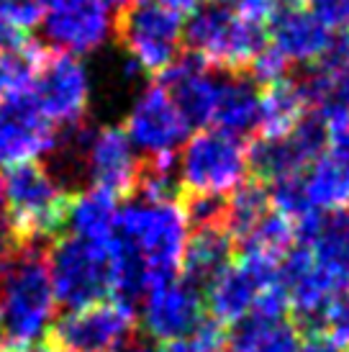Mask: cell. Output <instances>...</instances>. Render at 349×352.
I'll return each instance as SVG.
<instances>
[{
    "mask_svg": "<svg viewBox=\"0 0 349 352\" xmlns=\"http://www.w3.org/2000/svg\"><path fill=\"white\" fill-rule=\"evenodd\" d=\"M57 319L44 245H16L0 257V337L21 352L36 350Z\"/></svg>",
    "mask_w": 349,
    "mask_h": 352,
    "instance_id": "obj_1",
    "label": "cell"
},
{
    "mask_svg": "<svg viewBox=\"0 0 349 352\" xmlns=\"http://www.w3.org/2000/svg\"><path fill=\"white\" fill-rule=\"evenodd\" d=\"M5 198V226L19 245H44L65 229L69 193L39 160L5 167L0 175Z\"/></svg>",
    "mask_w": 349,
    "mask_h": 352,
    "instance_id": "obj_2",
    "label": "cell"
},
{
    "mask_svg": "<svg viewBox=\"0 0 349 352\" xmlns=\"http://www.w3.org/2000/svg\"><path fill=\"white\" fill-rule=\"evenodd\" d=\"M116 236L139 257L149 285L180 275L190 224L180 204H146L131 198L118 208Z\"/></svg>",
    "mask_w": 349,
    "mask_h": 352,
    "instance_id": "obj_3",
    "label": "cell"
},
{
    "mask_svg": "<svg viewBox=\"0 0 349 352\" xmlns=\"http://www.w3.org/2000/svg\"><path fill=\"white\" fill-rule=\"evenodd\" d=\"M183 39L211 67L247 72L254 57L267 47V29L260 21L242 19L239 13L208 0L188 16Z\"/></svg>",
    "mask_w": 349,
    "mask_h": 352,
    "instance_id": "obj_4",
    "label": "cell"
},
{
    "mask_svg": "<svg viewBox=\"0 0 349 352\" xmlns=\"http://www.w3.org/2000/svg\"><path fill=\"white\" fill-rule=\"evenodd\" d=\"M47 267L57 306L82 309L111 296V254L108 242H85L80 236L59 234L47 250Z\"/></svg>",
    "mask_w": 349,
    "mask_h": 352,
    "instance_id": "obj_5",
    "label": "cell"
},
{
    "mask_svg": "<svg viewBox=\"0 0 349 352\" xmlns=\"http://www.w3.org/2000/svg\"><path fill=\"white\" fill-rule=\"evenodd\" d=\"M247 144L218 129H203L185 139L177 160L183 196H226L244 183Z\"/></svg>",
    "mask_w": 349,
    "mask_h": 352,
    "instance_id": "obj_6",
    "label": "cell"
},
{
    "mask_svg": "<svg viewBox=\"0 0 349 352\" xmlns=\"http://www.w3.org/2000/svg\"><path fill=\"white\" fill-rule=\"evenodd\" d=\"M113 36L136 67L159 75L183 50V16L149 0H131L113 19Z\"/></svg>",
    "mask_w": 349,
    "mask_h": 352,
    "instance_id": "obj_7",
    "label": "cell"
},
{
    "mask_svg": "<svg viewBox=\"0 0 349 352\" xmlns=\"http://www.w3.org/2000/svg\"><path fill=\"white\" fill-rule=\"evenodd\" d=\"M134 306L106 298L54 319L47 342L57 352H121L134 340Z\"/></svg>",
    "mask_w": 349,
    "mask_h": 352,
    "instance_id": "obj_8",
    "label": "cell"
},
{
    "mask_svg": "<svg viewBox=\"0 0 349 352\" xmlns=\"http://www.w3.org/2000/svg\"><path fill=\"white\" fill-rule=\"evenodd\" d=\"M29 93L41 116L57 129L82 124L90 106V75L75 54L47 52L34 72Z\"/></svg>",
    "mask_w": 349,
    "mask_h": 352,
    "instance_id": "obj_9",
    "label": "cell"
},
{
    "mask_svg": "<svg viewBox=\"0 0 349 352\" xmlns=\"http://www.w3.org/2000/svg\"><path fill=\"white\" fill-rule=\"evenodd\" d=\"M326 149V124L311 111L285 137H260L247 147V170L254 180L272 186L282 177L301 175L303 170L324 155Z\"/></svg>",
    "mask_w": 349,
    "mask_h": 352,
    "instance_id": "obj_10",
    "label": "cell"
},
{
    "mask_svg": "<svg viewBox=\"0 0 349 352\" xmlns=\"http://www.w3.org/2000/svg\"><path fill=\"white\" fill-rule=\"evenodd\" d=\"M142 327L149 342H174L183 340L205 322V306L201 288L185 278L155 283L142 296Z\"/></svg>",
    "mask_w": 349,
    "mask_h": 352,
    "instance_id": "obj_11",
    "label": "cell"
},
{
    "mask_svg": "<svg viewBox=\"0 0 349 352\" xmlns=\"http://www.w3.org/2000/svg\"><path fill=\"white\" fill-rule=\"evenodd\" d=\"M124 131L134 149L144 152L146 157H159L174 155L183 147L190 126L177 111L170 93L159 82H152L134 100Z\"/></svg>",
    "mask_w": 349,
    "mask_h": 352,
    "instance_id": "obj_12",
    "label": "cell"
},
{
    "mask_svg": "<svg viewBox=\"0 0 349 352\" xmlns=\"http://www.w3.org/2000/svg\"><path fill=\"white\" fill-rule=\"evenodd\" d=\"M59 129L41 116L29 90L10 93L0 100V167L39 160L54 152Z\"/></svg>",
    "mask_w": 349,
    "mask_h": 352,
    "instance_id": "obj_13",
    "label": "cell"
},
{
    "mask_svg": "<svg viewBox=\"0 0 349 352\" xmlns=\"http://www.w3.org/2000/svg\"><path fill=\"white\" fill-rule=\"evenodd\" d=\"M80 165L85 167L93 188H103L116 198H131L142 160L136 157V149L131 147L124 129L100 126L93 129Z\"/></svg>",
    "mask_w": 349,
    "mask_h": 352,
    "instance_id": "obj_14",
    "label": "cell"
},
{
    "mask_svg": "<svg viewBox=\"0 0 349 352\" xmlns=\"http://www.w3.org/2000/svg\"><path fill=\"white\" fill-rule=\"evenodd\" d=\"M113 10L106 0L87 3L82 8L62 10V13H44L39 29L44 36V47L65 54H90L100 50L113 34Z\"/></svg>",
    "mask_w": 349,
    "mask_h": 352,
    "instance_id": "obj_15",
    "label": "cell"
},
{
    "mask_svg": "<svg viewBox=\"0 0 349 352\" xmlns=\"http://www.w3.org/2000/svg\"><path fill=\"white\" fill-rule=\"evenodd\" d=\"M267 39L288 65H316L331 44V31L306 8L280 6L272 13Z\"/></svg>",
    "mask_w": 349,
    "mask_h": 352,
    "instance_id": "obj_16",
    "label": "cell"
},
{
    "mask_svg": "<svg viewBox=\"0 0 349 352\" xmlns=\"http://www.w3.org/2000/svg\"><path fill=\"white\" fill-rule=\"evenodd\" d=\"M262 291L260 280L254 278L247 265H242L236 257L221 267L218 273L205 283L203 306L211 314V322L221 324L223 329H232L234 324L249 316L252 303Z\"/></svg>",
    "mask_w": 349,
    "mask_h": 352,
    "instance_id": "obj_17",
    "label": "cell"
},
{
    "mask_svg": "<svg viewBox=\"0 0 349 352\" xmlns=\"http://www.w3.org/2000/svg\"><path fill=\"white\" fill-rule=\"evenodd\" d=\"M257 106H260V85L249 72L218 69V90H216L211 126L244 139L252 129H257Z\"/></svg>",
    "mask_w": 349,
    "mask_h": 352,
    "instance_id": "obj_18",
    "label": "cell"
},
{
    "mask_svg": "<svg viewBox=\"0 0 349 352\" xmlns=\"http://www.w3.org/2000/svg\"><path fill=\"white\" fill-rule=\"evenodd\" d=\"M308 250L331 294L349 291V208L321 216L319 234Z\"/></svg>",
    "mask_w": 349,
    "mask_h": 352,
    "instance_id": "obj_19",
    "label": "cell"
},
{
    "mask_svg": "<svg viewBox=\"0 0 349 352\" xmlns=\"http://www.w3.org/2000/svg\"><path fill=\"white\" fill-rule=\"evenodd\" d=\"M118 219V198L103 188H87L69 196L65 226L72 236H80L85 242L106 245L116 234Z\"/></svg>",
    "mask_w": 349,
    "mask_h": 352,
    "instance_id": "obj_20",
    "label": "cell"
},
{
    "mask_svg": "<svg viewBox=\"0 0 349 352\" xmlns=\"http://www.w3.org/2000/svg\"><path fill=\"white\" fill-rule=\"evenodd\" d=\"M234 245H236L234 236L223 226L195 229L193 234L188 236V247H185L183 265H180V278L193 283L195 288L205 285L221 267H226L234 260V254H236Z\"/></svg>",
    "mask_w": 349,
    "mask_h": 352,
    "instance_id": "obj_21",
    "label": "cell"
},
{
    "mask_svg": "<svg viewBox=\"0 0 349 352\" xmlns=\"http://www.w3.org/2000/svg\"><path fill=\"white\" fill-rule=\"evenodd\" d=\"M306 113H308V106L295 80L285 78L260 88V106H257L260 137H285Z\"/></svg>",
    "mask_w": 349,
    "mask_h": 352,
    "instance_id": "obj_22",
    "label": "cell"
},
{
    "mask_svg": "<svg viewBox=\"0 0 349 352\" xmlns=\"http://www.w3.org/2000/svg\"><path fill=\"white\" fill-rule=\"evenodd\" d=\"M303 337L291 319L267 322L247 316L226 332L229 352H298Z\"/></svg>",
    "mask_w": 349,
    "mask_h": 352,
    "instance_id": "obj_23",
    "label": "cell"
},
{
    "mask_svg": "<svg viewBox=\"0 0 349 352\" xmlns=\"http://www.w3.org/2000/svg\"><path fill=\"white\" fill-rule=\"evenodd\" d=\"M303 190L316 211H344L349 208V165L324 152L308 165Z\"/></svg>",
    "mask_w": 349,
    "mask_h": 352,
    "instance_id": "obj_24",
    "label": "cell"
},
{
    "mask_svg": "<svg viewBox=\"0 0 349 352\" xmlns=\"http://www.w3.org/2000/svg\"><path fill=\"white\" fill-rule=\"evenodd\" d=\"M267 214H270V190H267V186L254 180V177L244 180L236 190H232V198L226 201L223 229L234 236V242H244Z\"/></svg>",
    "mask_w": 349,
    "mask_h": 352,
    "instance_id": "obj_25",
    "label": "cell"
},
{
    "mask_svg": "<svg viewBox=\"0 0 349 352\" xmlns=\"http://www.w3.org/2000/svg\"><path fill=\"white\" fill-rule=\"evenodd\" d=\"M47 52L49 50L44 44L34 39L16 52H0V100L10 96V93L29 90L34 72L39 69Z\"/></svg>",
    "mask_w": 349,
    "mask_h": 352,
    "instance_id": "obj_26",
    "label": "cell"
},
{
    "mask_svg": "<svg viewBox=\"0 0 349 352\" xmlns=\"http://www.w3.org/2000/svg\"><path fill=\"white\" fill-rule=\"evenodd\" d=\"M239 245L247 247H257V250H264V252L275 254V257H285L295 247V226H293L291 219H285L278 211H270V214L262 219L257 229L247 236Z\"/></svg>",
    "mask_w": 349,
    "mask_h": 352,
    "instance_id": "obj_27",
    "label": "cell"
},
{
    "mask_svg": "<svg viewBox=\"0 0 349 352\" xmlns=\"http://www.w3.org/2000/svg\"><path fill=\"white\" fill-rule=\"evenodd\" d=\"M316 337L326 340L337 350L349 352V291L337 294L324 306Z\"/></svg>",
    "mask_w": 349,
    "mask_h": 352,
    "instance_id": "obj_28",
    "label": "cell"
},
{
    "mask_svg": "<svg viewBox=\"0 0 349 352\" xmlns=\"http://www.w3.org/2000/svg\"><path fill=\"white\" fill-rule=\"evenodd\" d=\"M226 347V329L221 324L205 319L190 337L167 342L159 352H218Z\"/></svg>",
    "mask_w": 349,
    "mask_h": 352,
    "instance_id": "obj_29",
    "label": "cell"
},
{
    "mask_svg": "<svg viewBox=\"0 0 349 352\" xmlns=\"http://www.w3.org/2000/svg\"><path fill=\"white\" fill-rule=\"evenodd\" d=\"M0 19L31 34L44 19V8L39 0H0Z\"/></svg>",
    "mask_w": 349,
    "mask_h": 352,
    "instance_id": "obj_30",
    "label": "cell"
},
{
    "mask_svg": "<svg viewBox=\"0 0 349 352\" xmlns=\"http://www.w3.org/2000/svg\"><path fill=\"white\" fill-rule=\"evenodd\" d=\"M311 13L329 31H349V0H308Z\"/></svg>",
    "mask_w": 349,
    "mask_h": 352,
    "instance_id": "obj_31",
    "label": "cell"
},
{
    "mask_svg": "<svg viewBox=\"0 0 349 352\" xmlns=\"http://www.w3.org/2000/svg\"><path fill=\"white\" fill-rule=\"evenodd\" d=\"M211 3H218L223 8L239 13L242 19L249 21H264L272 19V13L280 8V0H211Z\"/></svg>",
    "mask_w": 349,
    "mask_h": 352,
    "instance_id": "obj_32",
    "label": "cell"
},
{
    "mask_svg": "<svg viewBox=\"0 0 349 352\" xmlns=\"http://www.w3.org/2000/svg\"><path fill=\"white\" fill-rule=\"evenodd\" d=\"M326 106H339V108H344V111H349V67H344L341 72H337V75H331L329 100L321 108H326Z\"/></svg>",
    "mask_w": 349,
    "mask_h": 352,
    "instance_id": "obj_33",
    "label": "cell"
},
{
    "mask_svg": "<svg viewBox=\"0 0 349 352\" xmlns=\"http://www.w3.org/2000/svg\"><path fill=\"white\" fill-rule=\"evenodd\" d=\"M31 39H34L31 34L16 29V26H10L8 21L0 19V52H16L21 47H26Z\"/></svg>",
    "mask_w": 349,
    "mask_h": 352,
    "instance_id": "obj_34",
    "label": "cell"
},
{
    "mask_svg": "<svg viewBox=\"0 0 349 352\" xmlns=\"http://www.w3.org/2000/svg\"><path fill=\"white\" fill-rule=\"evenodd\" d=\"M149 3H155V6L170 10V13H177V16H190L201 6V0H149Z\"/></svg>",
    "mask_w": 349,
    "mask_h": 352,
    "instance_id": "obj_35",
    "label": "cell"
},
{
    "mask_svg": "<svg viewBox=\"0 0 349 352\" xmlns=\"http://www.w3.org/2000/svg\"><path fill=\"white\" fill-rule=\"evenodd\" d=\"M44 13H62V10L82 8L87 3H95V0H39Z\"/></svg>",
    "mask_w": 349,
    "mask_h": 352,
    "instance_id": "obj_36",
    "label": "cell"
},
{
    "mask_svg": "<svg viewBox=\"0 0 349 352\" xmlns=\"http://www.w3.org/2000/svg\"><path fill=\"white\" fill-rule=\"evenodd\" d=\"M298 352H341L337 350L334 344H329L326 340H321V337H306L298 347Z\"/></svg>",
    "mask_w": 349,
    "mask_h": 352,
    "instance_id": "obj_37",
    "label": "cell"
},
{
    "mask_svg": "<svg viewBox=\"0 0 349 352\" xmlns=\"http://www.w3.org/2000/svg\"><path fill=\"white\" fill-rule=\"evenodd\" d=\"M121 352H159L155 342H146V340H131Z\"/></svg>",
    "mask_w": 349,
    "mask_h": 352,
    "instance_id": "obj_38",
    "label": "cell"
},
{
    "mask_svg": "<svg viewBox=\"0 0 349 352\" xmlns=\"http://www.w3.org/2000/svg\"><path fill=\"white\" fill-rule=\"evenodd\" d=\"M303 3H308V0H285L282 6H293V8H303Z\"/></svg>",
    "mask_w": 349,
    "mask_h": 352,
    "instance_id": "obj_39",
    "label": "cell"
},
{
    "mask_svg": "<svg viewBox=\"0 0 349 352\" xmlns=\"http://www.w3.org/2000/svg\"><path fill=\"white\" fill-rule=\"evenodd\" d=\"M0 352H21V350H13V347H0Z\"/></svg>",
    "mask_w": 349,
    "mask_h": 352,
    "instance_id": "obj_40",
    "label": "cell"
},
{
    "mask_svg": "<svg viewBox=\"0 0 349 352\" xmlns=\"http://www.w3.org/2000/svg\"><path fill=\"white\" fill-rule=\"evenodd\" d=\"M41 352H57V350H52V347H44V350H41Z\"/></svg>",
    "mask_w": 349,
    "mask_h": 352,
    "instance_id": "obj_41",
    "label": "cell"
},
{
    "mask_svg": "<svg viewBox=\"0 0 349 352\" xmlns=\"http://www.w3.org/2000/svg\"><path fill=\"white\" fill-rule=\"evenodd\" d=\"M0 340H3V337H0Z\"/></svg>",
    "mask_w": 349,
    "mask_h": 352,
    "instance_id": "obj_42",
    "label": "cell"
}]
</instances>
